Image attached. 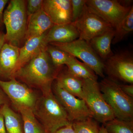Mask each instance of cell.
<instances>
[{
  "instance_id": "cell-1",
  "label": "cell",
  "mask_w": 133,
  "mask_h": 133,
  "mask_svg": "<svg viewBox=\"0 0 133 133\" xmlns=\"http://www.w3.org/2000/svg\"><path fill=\"white\" fill-rule=\"evenodd\" d=\"M59 68L53 64L45 48L17 71L11 79H19L44 93L52 90V83Z\"/></svg>"
},
{
  "instance_id": "cell-2",
  "label": "cell",
  "mask_w": 133,
  "mask_h": 133,
  "mask_svg": "<svg viewBox=\"0 0 133 133\" xmlns=\"http://www.w3.org/2000/svg\"><path fill=\"white\" fill-rule=\"evenodd\" d=\"M33 111L48 133H54L59 129L72 123L52 90L42 93L38 98Z\"/></svg>"
},
{
  "instance_id": "cell-3",
  "label": "cell",
  "mask_w": 133,
  "mask_h": 133,
  "mask_svg": "<svg viewBox=\"0 0 133 133\" xmlns=\"http://www.w3.org/2000/svg\"><path fill=\"white\" fill-rule=\"evenodd\" d=\"M103 97L111 108L115 118L133 121V99L124 93L119 83L108 78L99 83Z\"/></svg>"
},
{
  "instance_id": "cell-4",
  "label": "cell",
  "mask_w": 133,
  "mask_h": 133,
  "mask_svg": "<svg viewBox=\"0 0 133 133\" xmlns=\"http://www.w3.org/2000/svg\"><path fill=\"white\" fill-rule=\"evenodd\" d=\"M26 2L12 0L3 13V23L6 26V41L17 46L25 37L27 29Z\"/></svg>"
},
{
  "instance_id": "cell-5",
  "label": "cell",
  "mask_w": 133,
  "mask_h": 133,
  "mask_svg": "<svg viewBox=\"0 0 133 133\" xmlns=\"http://www.w3.org/2000/svg\"><path fill=\"white\" fill-rule=\"evenodd\" d=\"M83 99L91 113L92 118L103 124L115 118L111 108L105 100L97 80L84 79Z\"/></svg>"
},
{
  "instance_id": "cell-6",
  "label": "cell",
  "mask_w": 133,
  "mask_h": 133,
  "mask_svg": "<svg viewBox=\"0 0 133 133\" xmlns=\"http://www.w3.org/2000/svg\"><path fill=\"white\" fill-rule=\"evenodd\" d=\"M50 44L81 59L97 76L104 78V62L99 57L89 43L78 38L71 42H53Z\"/></svg>"
},
{
  "instance_id": "cell-7",
  "label": "cell",
  "mask_w": 133,
  "mask_h": 133,
  "mask_svg": "<svg viewBox=\"0 0 133 133\" xmlns=\"http://www.w3.org/2000/svg\"><path fill=\"white\" fill-rule=\"evenodd\" d=\"M0 87L17 111L23 108L34 109L38 97L28 86L12 78L9 81L0 79Z\"/></svg>"
},
{
  "instance_id": "cell-8",
  "label": "cell",
  "mask_w": 133,
  "mask_h": 133,
  "mask_svg": "<svg viewBox=\"0 0 133 133\" xmlns=\"http://www.w3.org/2000/svg\"><path fill=\"white\" fill-rule=\"evenodd\" d=\"M104 72L108 78L133 84V58L128 52L114 55L104 62Z\"/></svg>"
},
{
  "instance_id": "cell-9",
  "label": "cell",
  "mask_w": 133,
  "mask_h": 133,
  "mask_svg": "<svg viewBox=\"0 0 133 133\" xmlns=\"http://www.w3.org/2000/svg\"><path fill=\"white\" fill-rule=\"evenodd\" d=\"M73 23L79 34V39L88 43L94 37L112 28L86 5L81 15Z\"/></svg>"
},
{
  "instance_id": "cell-10",
  "label": "cell",
  "mask_w": 133,
  "mask_h": 133,
  "mask_svg": "<svg viewBox=\"0 0 133 133\" xmlns=\"http://www.w3.org/2000/svg\"><path fill=\"white\" fill-rule=\"evenodd\" d=\"M86 5L114 29L133 6H124L115 0H87Z\"/></svg>"
},
{
  "instance_id": "cell-11",
  "label": "cell",
  "mask_w": 133,
  "mask_h": 133,
  "mask_svg": "<svg viewBox=\"0 0 133 133\" xmlns=\"http://www.w3.org/2000/svg\"><path fill=\"white\" fill-rule=\"evenodd\" d=\"M52 90L55 97L65 109L71 123L92 118L91 113L84 100L76 98L60 88L56 83L52 85Z\"/></svg>"
},
{
  "instance_id": "cell-12",
  "label": "cell",
  "mask_w": 133,
  "mask_h": 133,
  "mask_svg": "<svg viewBox=\"0 0 133 133\" xmlns=\"http://www.w3.org/2000/svg\"><path fill=\"white\" fill-rule=\"evenodd\" d=\"M42 8L54 25L72 23L70 0L43 1Z\"/></svg>"
},
{
  "instance_id": "cell-13",
  "label": "cell",
  "mask_w": 133,
  "mask_h": 133,
  "mask_svg": "<svg viewBox=\"0 0 133 133\" xmlns=\"http://www.w3.org/2000/svg\"><path fill=\"white\" fill-rule=\"evenodd\" d=\"M47 33V31L41 36L27 40L24 46L20 48L19 57L14 74L20 68L46 48L48 45L45 42Z\"/></svg>"
},
{
  "instance_id": "cell-14",
  "label": "cell",
  "mask_w": 133,
  "mask_h": 133,
  "mask_svg": "<svg viewBox=\"0 0 133 133\" xmlns=\"http://www.w3.org/2000/svg\"><path fill=\"white\" fill-rule=\"evenodd\" d=\"M20 48L5 43L0 50V76L11 79L14 72Z\"/></svg>"
},
{
  "instance_id": "cell-15",
  "label": "cell",
  "mask_w": 133,
  "mask_h": 133,
  "mask_svg": "<svg viewBox=\"0 0 133 133\" xmlns=\"http://www.w3.org/2000/svg\"><path fill=\"white\" fill-rule=\"evenodd\" d=\"M49 17L43 8L29 16L28 23L25 38L26 41L40 36L47 32L54 26Z\"/></svg>"
},
{
  "instance_id": "cell-16",
  "label": "cell",
  "mask_w": 133,
  "mask_h": 133,
  "mask_svg": "<svg viewBox=\"0 0 133 133\" xmlns=\"http://www.w3.org/2000/svg\"><path fill=\"white\" fill-rule=\"evenodd\" d=\"M79 34L73 23L69 24L54 25L47 33L45 42L50 43L71 42L78 39Z\"/></svg>"
},
{
  "instance_id": "cell-17",
  "label": "cell",
  "mask_w": 133,
  "mask_h": 133,
  "mask_svg": "<svg viewBox=\"0 0 133 133\" xmlns=\"http://www.w3.org/2000/svg\"><path fill=\"white\" fill-rule=\"evenodd\" d=\"M115 34V30L112 28L94 37L89 43L103 62L114 55L111 49V44Z\"/></svg>"
},
{
  "instance_id": "cell-18",
  "label": "cell",
  "mask_w": 133,
  "mask_h": 133,
  "mask_svg": "<svg viewBox=\"0 0 133 133\" xmlns=\"http://www.w3.org/2000/svg\"><path fill=\"white\" fill-rule=\"evenodd\" d=\"M56 84L60 88L80 99H83L84 79L74 76L66 69L59 71L56 78Z\"/></svg>"
},
{
  "instance_id": "cell-19",
  "label": "cell",
  "mask_w": 133,
  "mask_h": 133,
  "mask_svg": "<svg viewBox=\"0 0 133 133\" xmlns=\"http://www.w3.org/2000/svg\"><path fill=\"white\" fill-rule=\"evenodd\" d=\"M0 109L4 117L7 133H24L21 115L11 109L9 105H3Z\"/></svg>"
},
{
  "instance_id": "cell-20",
  "label": "cell",
  "mask_w": 133,
  "mask_h": 133,
  "mask_svg": "<svg viewBox=\"0 0 133 133\" xmlns=\"http://www.w3.org/2000/svg\"><path fill=\"white\" fill-rule=\"evenodd\" d=\"M67 70L74 76L83 79L97 80L98 76L87 65L79 61L76 58L70 55L65 64Z\"/></svg>"
},
{
  "instance_id": "cell-21",
  "label": "cell",
  "mask_w": 133,
  "mask_h": 133,
  "mask_svg": "<svg viewBox=\"0 0 133 133\" xmlns=\"http://www.w3.org/2000/svg\"><path fill=\"white\" fill-rule=\"evenodd\" d=\"M21 116L24 133H48L30 108H23L18 110Z\"/></svg>"
},
{
  "instance_id": "cell-22",
  "label": "cell",
  "mask_w": 133,
  "mask_h": 133,
  "mask_svg": "<svg viewBox=\"0 0 133 133\" xmlns=\"http://www.w3.org/2000/svg\"><path fill=\"white\" fill-rule=\"evenodd\" d=\"M115 30V34L112 41L113 44L122 41L127 35L133 30V7L125 16Z\"/></svg>"
},
{
  "instance_id": "cell-23",
  "label": "cell",
  "mask_w": 133,
  "mask_h": 133,
  "mask_svg": "<svg viewBox=\"0 0 133 133\" xmlns=\"http://www.w3.org/2000/svg\"><path fill=\"white\" fill-rule=\"evenodd\" d=\"M108 133H133V121L115 118L103 124Z\"/></svg>"
},
{
  "instance_id": "cell-24",
  "label": "cell",
  "mask_w": 133,
  "mask_h": 133,
  "mask_svg": "<svg viewBox=\"0 0 133 133\" xmlns=\"http://www.w3.org/2000/svg\"><path fill=\"white\" fill-rule=\"evenodd\" d=\"M72 125L76 133H99L100 127L97 121L92 118L73 122Z\"/></svg>"
},
{
  "instance_id": "cell-25",
  "label": "cell",
  "mask_w": 133,
  "mask_h": 133,
  "mask_svg": "<svg viewBox=\"0 0 133 133\" xmlns=\"http://www.w3.org/2000/svg\"><path fill=\"white\" fill-rule=\"evenodd\" d=\"M46 50L49 55L53 64L57 67H60L68 62L70 55L63 50L53 45H47Z\"/></svg>"
},
{
  "instance_id": "cell-26",
  "label": "cell",
  "mask_w": 133,
  "mask_h": 133,
  "mask_svg": "<svg viewBox=\"0 0 133 133\" xmlns=\"http://www.w3.org/2000/svg\"><path fill=\"white\" fill-rule=\"evenodd\" d=\"M87 0H70L71 4L72 23L78 19L83 12Z\"/></svg>"
},
{
  "instance_id": "cell-27",
  "label": "cell",
  "mask_w": 133,
  "mask_h": 133,
  "mask_svg": "<svg viewBox=\"0 0 133 133\" xmlns=\"http://www.w3.org/2000/svg\"><path fill=\"white\" fill-rule=\"evenodd\" d=\"M43 0H29L27 1L26 13L29 16L42 8Z\"/></svg>"
},
{
  "instance_id": "cell-28",
  "label": "cell",
  "mask_w": 133,
  "mask_h": 133,
  "mask_svg": "<svg viewBox=\"0 0 133 133\" xmlns=\"http://www.w3.org/2000/svg\"><path fill=\"white\" fill-rule=\"evenodd\" d=\"M120 87L122 91L131 98L133 97V85L121 84H119Z\"/></svg>"
},
{
  "instance_id": "cell-29",
  "label": "cell",
  "mask_w": 133,
  "mask_h": 133,
  "mask_svg": "<svg viewBox=\"0 0 133 133\" xmlns=\"http://www.w3.org/2000/svg\"><path fill=\"white\" fill-rule=\"evenodd\" d=\"M10 102L2 89L0 87V107L5 105H9Z\"/></svg>"
},
{
  "instance_id": "cell-30",
  "label": "cell",
  "mask_w": 133,
  "mask_h": 133,
  "mask_svg": "<svg viewBox=\"0 0 133 133\" xmlns=\"http://www.w3.org/2000/svg\"><path fill=\"white\" fill-rule=\"evenodd\" d=\"M54 133H76L72 128V123L59 129Z\"/></svg>"
},
{
  "instance_id": "cell-31",
  "label": "cell",
  "mask_w": 133,
  "mask_h": 133,
  "mask_svg": "<svg viewBox=\"0 0 133 133\" xmlns=\"http://www.w3.org/2000/svg\"><path fill=\"white\" fill-rule=\"evenodd\" d=\"M8 2V0H0V26L3 23V10Z\"/></svg>"
},
{
  "instance_id": "cell-32",
  "label": "cell",
  "mask_w": 133,
  "mask_h": 133,
  "mask_svg": "<svg viewBox=\"0 0 133 133\" xmlns=\"http://www.w3.org/2000/svg\"><path fill=\"white\" fill-rule=\"evenodd\" d=\"M0 133H7L5 129L4 117L0 109Z\"/></svg>"
},
{
  "instance_id": "cell-33",
  "label": "cell",
  "mask_w": 133,
  "mask_h": 133,
  "mask_svg": "<svg viewBox=\"0 0 133 133\" xmlns=\"http://www.w3.org/2000/svg\"><path fill=\"white\" fill-rule=\"evenodd\" d=\"M5 41L6 39L5 34L0 31V50L2 48L3 45L5 43Z\"/></svg>"
},
{
  "instance_id": "cell-34",
  "label": "cell",
  "mask_w": 133,
  "mask_h": 133,
  "mask_svg": "<svg viewBox=\"0 0 133 133\" xmlns=\"http://www.w3.org/2000/svg\"><path fill=\"white\" fill-rule=\"evenodd\" d=\"M99 133H108L103 125L100 128Z\"/></svg>"
}]
</instances>
